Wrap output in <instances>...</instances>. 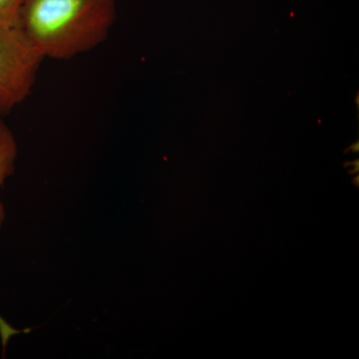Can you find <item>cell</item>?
Segmentation results:
<instances>
[{
    "label": "cell",
    "instance_id": "6da1fadb",
    "mask_svg": "<svg viewBox=\"0 0 359 359\" xmlns=\"http://www.w3.org/2000/svg\"><path fill=\"white\" fill-rule=\"evenodd\" d=\"M116 0H23L18 26L44 59L69 60L109 37Z\"/></svg>",
    "mask_w": 359,
    "mask_h": 359
},
{
    "label": "cell",
    "instance_id": "7a4b0ae2",
    "mask_svg": "<svg viewBox=\"0 0 359 359\" xmlns=\"http://www.w3.org/2000/svg\"><path fill=\"white\" fill-rule=\"evenodd\" d=\"M44 60L18 26L0 29V118L30 95Z\"/></svg>",
    "mask_w": 359,
    "mask_h": 359
},
{
    "label": "cell",
    "instance_id": "3957f363",
    "mask_svg": "<svg viewBox=\"0 0 359 359\" xmlns=\"http://www.w3.org/2000/svg\"><path fill=\"white\" fill-rule=\"evenodd\" d=\"M18 147L13 132L8 125L0 118V189L6 180L14 173L15 161L18 158ZM6 219L4 207L0 201V230Z\"/></svg>",
    "mask_w": 359,
    "mask_h": 359
},
{
    "label": "cell",
    "instance_id": "277c9868",
    "mask_svg": "<svg viewBox=\"0 0 359 359\" xmlns=\"http://www.w3.org/2000/svg\"><path fill=\"white\" fill-rule=\"evenodd\" d=\"M23 0H0V29L18 25Z\"/></svg>",
    "mask_w": 359,
    "mask_h": 359
}]
</instances>
